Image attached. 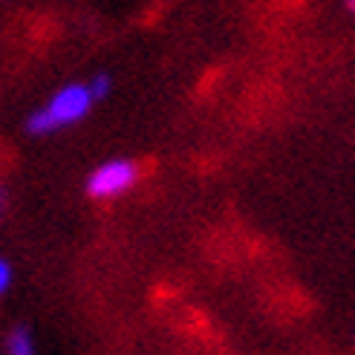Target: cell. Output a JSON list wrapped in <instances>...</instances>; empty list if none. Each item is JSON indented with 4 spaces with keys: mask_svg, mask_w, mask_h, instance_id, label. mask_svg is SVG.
<instances>
[{
    "mask_svg": "<svg viewBox=\"0 0 355 355\" xmlns=\"http://www.w3.org/2000/svg\"><path fill=\"white\" fill-rule=\"evenodd\" d=\"M6 355H35V341L29 327H15L6 338Z\"/></svg>",
    "mask_w": 355,
    "mask_h": 355,
    "instance_id": "3",
    "label": "cell"
},
{
    "mask_svg": "<svg viewBox=\"0 0 355 355\" xmlns=\"http://www.w3.org/2000/svg\"><path fill=\"white\" fill-rule=\"evenodd\" d=\"M93 104H96V96L90 93V84H78V81L64 84L61 90L49 96L44 107H38L26 119V130L32 136H46L61 128H69V124H78L93 110Z\"/></svg>",
    "mask_w": 355,
    "mask_h": 355,
    "instance_id": "1",
    "label": "cell"
},
{
    "mask_svg": "<svg viewBox=\"0 0 355 355\" xmlns=\"http://www.w3.org/2000/svg\"><path fill=\"white\" fill-rule=\"evenodd\" d=\"M344 9H347L352 17H355V0H344Z\"/></svg>",
    "mask_w": 355,
    "mask_h": 355,
    "instance_id": "6",
    "label": "cell"
},
{
    "mask_svg": "<svg viewBox=\"0 0 355 355\" xmlns=\"http://www.w3.org/2000/svg\"><path fill=\"white\" fill-rule=\"evenodd\" d=\"M110 90H113V78H110L107 73H98V76L90 81V93L96 96V101L107 98V96H110Z\"/></svg>",
    "mask_w": 355,
    "mask_h": 355,
    "instance_id": "4",
    "label": "cell"
},
{
    "mask_svg": "<svg viewBox=\"0 0 355 355\" xmlns=\"http://www.w3.org/2000/svg\"><path fill=\"white\" fill-rule=\"evenodd\" d=\"M139 180V165L130 159H107L87 176V193L96 200H110L130 191Z\"/></svg>",
    "mask_w": 355,
    "mask_h": 355,
    "instance_id": "2",
    "label": "cell"
},
{
    "mask_svg": "<svg viewBox=\"0 0 355 355\" xmlns=\"http://www.w3.org/2000/svg\"><path fill=\"white\" fill-rule=\"evenodd\" d=\"M0 211H3V191H0Z\"/></svg>",
    "mask_w": 355,
    "mask_h": 355,
    "instance_id": "7",
    "label": "cell"
},
{
    "mask_svg": "<svg viewBox=\"0 0 355 355\" xmlns=\"http://www.w3.org/2000/svg\"><path fill=\"white\" fill-rule=\"evenodd\" d=\"M9 283H12V266L3 257H0V295L9 289Z\"/></svg>",
    "mask_w": 355,
    "mask_h": 355,
    "instance_id": "5",
    "label": "cell"
}]
</instances>
